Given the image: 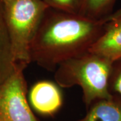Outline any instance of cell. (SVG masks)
Instances as JSON below:
<instances>
[{
  "instance_id": "5b68a950",
  "label": "cell",
  "mask_w": 121,
  "mask_h": 121,
  "mask_svg": "<svg viewBox=\"0 0 121 121\" xmlns=\"http://www.w3.org/2000/svg\"><path fill=\"white\" fill-rule=\"evenodd\" d=\"M30 106L36 112L45 117H52L61 108L63 95L59 86L51 81L35 83L29 91Z\"/></svg>"
},
{
  "instance_id": "8992f818",
  "label": "cell",
  "mask_w": 121,
  "mask_h": 121,
  "mask_svg": "<svg viewBox=\"0 0 121 121\" xmlns=\"http://www.w3.org/2000/svg\"><path fill=\"white\" fill-rule=\"evenodd\" d=\"M90 52L112 63L121 59V17L105 22L102 35L91 47Z\"/></svg>"
},
{
  "instance_id": "6da1fadb",
  "label": "cell",
  "mask_w": 121,
  "mask_h": 121,
  "mask_svg": "<svg viewBox=\"0 0 121 121\" xmlns=\"http://www.w3.org/2000/svg\"><path fill=\"white\" fill-rule=\"evenodd\" d=\"M105 22L48 8L30 48L31 62L48 71L88 52L102 35Z\"/></svg>"
},
{
  "instance_id": "7a4b0ae2",
  "label": "cell",
  "mask_w": 121,
  "mask_h": 121,
  "mask_svg": "<svg viewBox=\"0 0 121 121\" xmlns=\"http://www.w3.org/2000/svg\"><path fill=\"white\" fill-rule=\"evenodd\" d=\"M112 61L88 52L62 63L55 71V80L59 87H82L83 100L87 108L94 102L110 98V79Z\"/></svg>"
},
{
  "instance_id": "52a82bcc",
  "label": "cell",
  "mask_w": 121,
  "mask_h": 121,
  "mask_svg": "<svg viewBox=\"0 0 121 121\" xmlns=\"http://www.w3.org/2000/svg\"><path fill=\"white\" fill-rule=\"evenodd\" d=\"M78 121H121V96L113 94L110 98L95 101Z\"/></svg>"
},
{
  "instance_id": "277c9868",
  "label": "cell",
  "mask_w": 121,
  "mask_h": 121,
  "mask_svg": "<svg viewBox=\"0 0 121 121\" xmlns=\"http://www.w3.org/2000/svg\"><path fill=\"white\" fill-rule=\"evenodd\" d=\"M22 66L0 83V121H39L27 99V84Z\"/></svg>"
},
{
  "instance_id": "3957f363",
  "label": "cell",
  "mask_w": 121,
  "mask_h": 121,
  "mask_svg": "<svg viewBox=\"0 0 121 121\" xmlns=\"http://www.w3.org/2000/svg\"><path fill=\"white\" fill-rule=\"evenodd\" d=\"M5 22L16 65L31 63L30 48L49 8L43 0H3Z\"/></svg>"
},
{
  "instance_id": "8fae6325",
  "label": "cell",
  "mask_w": 121,
  "mask_h": 121,
  "mask_svg": "<svg viewBox=\"0 0 121 121\" xmlns=\"http://www.w3.org/2000/svg\"><path fill=\"white\" fill-rule=\"evenodd\" d=\"M110 90L112 94L121 96V59L113 63L110 79Z\"/></svg>"
},
{
  "instance_id": "9c48e42d",
  "label": "cell",
  "mask_w": 121,
  "mask_h": 121,
  "mask_svg": "<svg viewBox=\"0 0 121 121\" xmlns=\"http://www.w3.org/2000/svg\"><path fill=\"white\" fill-rule=\"evenodd\" d=\"M116 0H84L79 16L94 20H102L113 13Z\"/></svg>"
},
{
  "instance_id": "7c38bea8",
  "label": "cell",
  "mask_w": 121,
  "mask_h": 121,
  "mask_svg": "<svg viewBox=\"0 0 121 121\" xmlns=\"http://www.w3.org/2000/svg\"><path fill=\"white\" fill-rule=\"evenodd\" d=\"M121 17V8L117 10L116 12H113L112 14H110L108 17H107L105 20H104V22H108L110 20H114V19H117L118 17Z\"/></svg>"
},
{
  "instance_id": "ba28073f",
  "label": "cell",
  "mask_w": 121,
  "mask_h": 121,
  "mask_svg": "<svg viewBox=\"0 0 121 121\" xmlns=\"http://www.w3.org/2000/svg\"><path fill=\"white\" fill-rule=\"evenodd\" d=\"M16 66L5 22L4 3L3 0H0V83L13 73Z\"/></svg>"
},
{
  "instance_id": "30bf717a",
  "label": "cell",
  "mask_w": 121,
  "mask_h": 121,
  "mask_svg": "<svg viewBox=\"0 0 121 121\" xmlns=\"http://www.w3.org/2000/svg\"><path fill=\"white\" fill-rule=\"evenodd\" d=\"M49 8L79 15L84 0H43Z\"/></svg>"
}]
</instances>
